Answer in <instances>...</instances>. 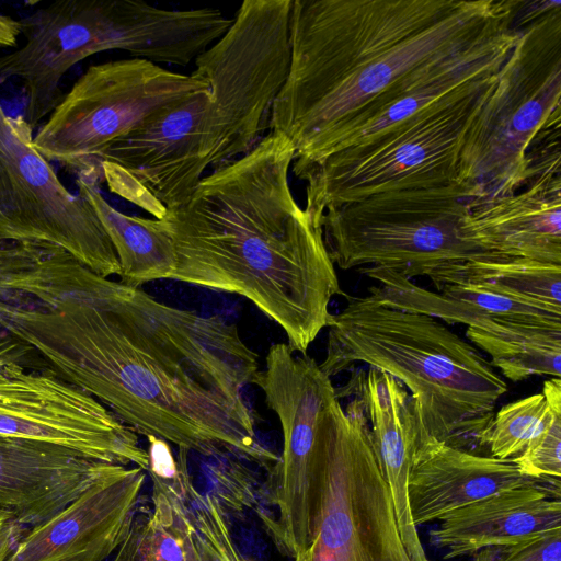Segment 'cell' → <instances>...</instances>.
<instances>
[{"mask_svg": "<svg viewBox=\"0 0 561 561\" xmlns=\"http://www.w3.org/2000/svg\"><path fill=\"white\" fill-rule=\"evenodd\" d=\"M293 162L289 141L270 133L204 175L163 220L175 252L171 280L247 298L307 354L344 293L322 228L291 193Z\"/></svg>", "mask_w": 561, "mask_h": 561, "instance_id": "obj_2", "label": "cell"}, {"mask_svg": "<svg viewBox=\"0 0 561 561\" xmlns=\"http://www.w3.org/2000/svg\"><path fill=\"white\" fill-rule=\"evenodd\" d=\"M347 382L335 388L337 399L355 398L369 425L373 448L389 488L400 530L414 527L409 504V476L419 432L413 400L391 375L368 366L351 369Z\"/></svg>", "mask_w": 561, "mask_h": 561, "instance_id": "obj_21", "label": "cell"}, {"mask_svg": "<svg viewBox=\"0 0 561 561\" xmlns=\"http://www.w3.org/2000/svg\"><path fill=\"white\" fill-rule=\"evenodd\" d=\"M147 476L139 467L122 466L28 528L4 561H105L129 531Z\"/></svg>", "mask_w": 561, "mask_h": 561, "instance_id": "obj_16", "label": "cell"}, {"mask_svg": "<svg viewBox=\"0 0 561 561\" xmlns=\"http://www.w3.org/2000/svg\"><path fill=\"white\" fill-rule=\"evenodd\" d=\"M152 482V507H138L129 531L113 561H185L170 501Z\"/></svg>", "mask_w": 561, "mask_h": 561, "instance_id": "obj_27", "label": "cell"}, {"mask_svg": "<svg viewBox=\"0 0 561 561\" xmlns=\"http://www.w3.org/2000/svg\"><path fill=\"white\" fill-rule=\"evenodd\" d=\"M211 123L209 89L167 104L107 149L103 181L111 192L163 219L187 202L209 167Z\"/></svg>", "mask_w": 561, "mask_h": 561, "instance_id": "obj_14", "label": "cell"}, {"mask_svg": "<svg viewBox=\"0 0 561 561\" xmlns=\"http://www.w3.org/2000/svg\"><path fill=\"white\" fill-rule=\"evenodd\" d=\"M518 0H293L290 61L270 133L318 161L355 115L420 69L502 37Z\"/></svg>", "mask_w": 561, "mask_h": 561, "instance_id": "obj_3", "label": "cell"}, {"mask_svg": "<svg viewBox=\"0 0 561 561\" xmlns=\"http://www.w3.org/2000/svg\"><path fill=\"white\" fill-rule=\"evenodd\" d=\"M466 336L513 382L561 377V324L484 321L467 327Z\"/></svg>", "mask_w": 561, "mask_h": 561, "instance_id": "obj_23", "label": "cell"}, {"mask_svg": "<svg viewBox=\"0 0 561 561\" xmlns=\"http://www.w3.org/2000/svg\"><path fill=\"white\" fill-rule=\"evenodd\" d=\"M345 297L327 325L321 370L331 378L363 363L385 371L407 388L430 436L471 453L485 448L494 408L507 391L490 362L435 318L390 308L370 294Z\"/></svg>", "mask_w": 561, "mask_h": 561, "instance_id": "obj_4", "label": "cell"}, {"mask_svg": "<svg viewBox=\"0 0 561 561\" xmlns=\"http://www.w3.org/2000/svg\"><path fill=\"white\" fill-rule=\"evenodd\" d=\"M23 115L0 102V240L54 243L94 273L119 276L114 247L92 206L71 193L33 146Z\"/></svg>", "mask_w": 561, "mask_h": 561, "instance_id": "obj_13", "label": "cell"}, {"mask_svg": "<svg viewBox=\"0 0 561 561\" xmlns=\"http://www.w3.org/2000/svg\"><path fill=\"white\" fill-rule=\"evenodd\" d=\"M461 231L497 256L561 265L560 172H543L510 195L470 199Z\"/></svg>", "mask_w": 561, "mask_h": 561, "instance_id": "obj_19", "label": "cell"}, {"mask_svg": "<svg viewBox=\"0 0 561 561\" xmlns=\"http://www.w3.org/2000/svg\"><path fill=\"white\" fill-rule=\"evenodd\" d=\"M0 436L64 447L148 471L138 435L90 393L51 368L0 369Z\"/></svg>", "mask_w": 561, "mask_h": 561, "instance_id": "obj_15", "label": "cell"}, {"mask_svg": "<svg viewBox=\"0 0 561 561\" xmlns=\"http://www.w3.org/2000/svg\"><path fill=\"white\" fill-rule=\"evenodd\" d=\"M561 404V378L545 381L542 392L503 405L490 423L485 448L497 459H513L547 424L556 405Z\"/></svg>", "mask_w": 561, "mask_h": 561, "instance_id": "obj_26", "label": "cell"}, {"mask_svg": "<svg viewBox=\"0 0 561 561\" xmlns=\"http://www.w3.org/2000/svg\"><path fill=\"white\" fill-rule=\"evenodd\" d=\"M436 288L445 284H484L561 309V265L520 259L472 260L431 272Z\"/></svg>", "mask_w": 561, "mask_h": 561, "instance_id": "obj_24", "label": "cell"}, {"mask_svg": "<svg viewBox=\"0 0 561 561\" xmlns=\"http://www.w3.org/2000/svg\"><path fill=\"white\" fill-rule=\"evenodd\" d=\"M151 61L128 58L91 65L38 128L34 148L77 178L103 181L102 157L144 118L188 94L208 90Z\"/></svg>", "mask_w": 561, "mask_h": 561, "instance_id": "obj_11", "label": "cell"}, {"mask_svg": "<svg viewBox=\"0 0 561 561\" xmlns=\"http://www.w3.org/2000/svg\"><path fill=\"white\" fill-rule=\"evenodd\" d=\"M20 34V20L0 14V48L16 46L18 37Z\"/></svg>", "mask_w": 561, "mask_h": 561, "instance_id": "obj_33", "label": "cell"}, {"mask_svg": "<svg viewBox=\"0 0 561 561\" xmlns=\"http://www.w3.org/2000/svg\"><path fill=\"white\" fill-rule=\"evenodd\" d=\"M253 383L280 424L283 450L267 471L254 511L278 551L294 559L308 546L312 516L314 453L321 413L335 396L331 378L307 354L273 344Z\"/></svg>", "mask_w": 561, "mask_h": 561, "instance_id": "obj_12", "label": "cell"}, {"mask_svg": "<svg viewBox=\"0 0 561 561\" xmlns=\"http://www.w3.org/2000/svg\"><path fill=\"white\" fill-rule=\"evenodd\" d=\"M496 73L461 87L374 139L296 172L307 182L304 209L321 227L323 213L332 207L379 193L459 182L466 137Z\"/></svg>", "mask_w": 561, "mask_h": 561, "instance_id": "obj_7", "label": "cell"}, {"mask_svg": "<svg viewBox=\"0 0 561 561\" xmlns=\"http://www.w3.org/2000/svg\"><path fill=\"white\" fill-rule=\"evenodd\" d=\"M547 483H560V480L530 478L512 459L446 445L419 425L408 486L416 527L440 522L453 512L495 493Z\"/></svg>", "mask_w": 561, "mask_h": 561, "instance_id": "obj_18", "label": "cell"}, {"mask_svg": "<svg viewBox=\"0 0 561 561\" xmlns=\"http://www.w3.org/2000/svg\"><path fill=\"white\" fill-rule=\"evenodd\" d=\"M214 459L207 466V491L229 515L255 511L263 495V484L257 476L247 467L241 459L222 456Z\"/></svg>", "mask_w": 561, "mask_h": 561, "instance_id": "obj_28", "label": "cell"}, {"mask_svg": "<svg viewBox=\"0 0 561 561\" xmlns=\"http://www.w3.org/2000/svg\"><path fill=\"white\" fill-rule=\"evenodd\" d=\"M522 473L540 480H560L561 404L556 405L541 431L520 455L512 459Z\"/></svg>", "mask_w": 561, "mask_h": 561, "instance_id": "obj_29", "label": "cell"}, {"mask_svg": "<svg viewBox=\"0 0 561 561\" xmlns=\"http://www.w3.org/2000/svg\"><path fill=\"white\" fill-rule=\"evenodd\" d=\"M28 528L0 510V561H4Z\"/></svg>", "mask_w": 561, "mask_h": 561, "instance_id": "obj_32", "label": "cell"}, {"mask_svg": "<svg viewBox=\"0 0 561 561\" xmlns=\"http://www.w3.org/2000/svg\"><path fill=\"white\" fill-rule=\"evenodd\" d=\"M472 561H561V528L514 545L481 549Z\"/></svg>", "mask_w": 561, "mask_h": 561, "instance_id": "obj_30", "label": "cell"}, {"mask_svg": "<svg viewBox=\"0 0 561 561\" xmlns=\"http://www.w3.org/2000/svg\"><path fill=\"white\" fill-rule=\"evenodd\" d=\"M180 507L196 561H250L234 541L229 516L210 494L196 488L190 471L183 476Z\"/></svg>", "mask_w": 561, "mask_h": 561, "instance_id": "obj_25", "label": "cell"}, {"mask_svg": "<svg viewBox=\"0 0 561 561\" xmlns=\"http://www.w3.org/2000/svg\"><path fill=\"white\" fill-rule=\"evenodd\" d=\"M290 10L291 0L243 1L226 33L194 60L211 95L209 165L245 154L268 127L289 68Z\"/></svg>", "mask_w": 561, "mask_h": 561, "instance_id": "obj_10", "label": "cell"}, {"mask_svg": "<svg viewBox=\"0 0 561 561\" xmlns=\"http://www.w3.org/2000/svg\"><path fill=\"white\" fill-rule=\"evenodd\" d=\"M32 350L0 327V369L8 365H27Z\"/></svg>", "mask_w": 561, "mask_h": 561, "instance_id": "obj_31", "label": "cell"}, {"mask_svg": "<svg viewBox=\"0 0 561 561\" xmlns=\"http://www.w3.org/2000/svg\"><path fill=\"white\" fill-rule=\"evenodd\" d=\"M561 5L520 28L473 119L459 183L482 202L513 194L547 171L560 172Z\"/></svg>", "mask_w": 561, "mask_h": 561, "instance_id": "obj_6", "label": "cell"}, {"mask_svg": "<svg viewBox=\"0 0 561 561\" xmlns=\"http://www.w3.org/2000/svg\"><path fill=\"white\" fill-rule=\"evenodd\" d=\"M472 191L463 183L379 193L327 209L320 220L333 264L393 271L409 279L472 260L505 259L469 242L461 221Z\"/></svg>", "mask_w": 561, "mask_h": 561, "instance_id": "obj_9", "label": "cell"}, {"mask_svg": "<svg viewBox=\"0 0 561 561\" xmlns=\"http://www.w3.org/2000/svg\"><path fill=\"white\" fill-rule=\"evenodd\" d=\"M79 195L94 209L116 252L122 284L140 287L170 279L175 270L172 238L163 219L126 215L102 195L99 184L77 178Z\"/></svg>", "mask_w": 561, "mask_h": 561, "instance_id": "obj_22", "label": "cell"}, {"mask_svg": "<svg viewBox=\"0 0 561 561\" xmlns=\"http://www.w3.org/2000/svg\"><path fill=\"white\" fill-rule=\"evenodd\" d=\"M122 466L56 445L0 436V510L31 528Z\"/></svg>", "mask_w": 561, "mask_h": 561, "instance_id": "obj_17", "label": "cell"}, {"mask_svg": "<svg viewBox=\"0 0 561 561\" xmlns=\"http://www.w3.org/2000/svg\"><path fill=\"white\" fill-rule=\"evenodd\" d=\"M24 44L0 56V82L21 80L23 117L34 129L61 101L60 81L84 58L125 50L153 64L187 66L232 20L220 10H168L139 0H57L22 18Z\"/></svg>", "mask_w": 561, "mask_h": 561, "instance_id": "obj_5", "label": "cell"}, {"mask_svg": "<svg viewBox=\"0 0 561 561\" xmlns=\"http://www.w3.org/2000/svg\"><path fill=\"white\" fill-rule=\"evenodd\" d=\"M0 327L137 435L267 471L243 390L257 354L238 328L103 277L65 249L23 242L0 262Z\"/></svg>", "mask_w": 561, "mask_h": 561, "instance_id": "obj_1", "label": "cell"}, {"mask_svg": "<svg viewBox=\"0 0 561 561\" xmlns=\"http://www.w3.org/2000/svg\"><path fill=\"white\" fill-rule=\"evenodd\" d=\"M561 528L560 483L514 488L463 506L428 533L444 559L514 545Z\"/></svg>", "mask_w": 561, "mask_h": 561, "instance_id": "obj_20", "label": "cell"}, {"mask_svg": "<svg viewBox=\"0 0 561 561\" xmlns=\"http://www.w3.org/2000/svg\"><path fill=\"white\" fill-rule=\"evenodd\" d=\"M307 548L293 561H411L360 402L324 407L313 466Z\"/></svg>", "mask_w": 561, "mask_h": 561, "instance_id": "obj_8", "label": "cell"}]
</instances>
